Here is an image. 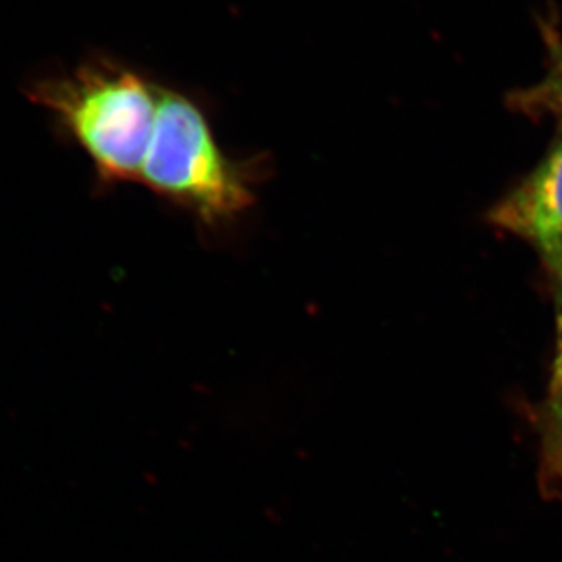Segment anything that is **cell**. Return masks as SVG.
<instances>
[{"label":"cell","instance_id":"cell-5","mask_svg":"<svg viewBox=\"0 0 562 562\" xmlns=\"http://www.w3.org/2000/svg\"><path fill=\"white\" fill-rule=\"evenodd\" d=\"M550 48V63L544 79L520 95L522 108L550 112L562 119V41L553 37L552 32L547 38Z\"/></svg>","mask_w":562,"mask_h":562},{"label":"cell","instance_id":"cell-4","mask_svg":"<svg viewBox=\"0 0 562 562\" xmlns=\"http://www.w3.org/2000/svg\"><path fill=\"white\" fill-rule=\"evenodd\" d=\"M559 304L558 351L547 398L539 415L541 481L548 492H562V303Z\"/></svg>","mask_w":562,"mask_h":562},{"label":"cell","instance_id":"cell-1","mask_svg":"<svg viewBox=\"0 0 562 562\" xmlns=\"http://www.w3.org/2000/svg\"><path fill=\"white\" fill-rule=\"evenodd\" d=\"M27 99L85 151L102 187L138 182L159 110V85L137 69L95 57L33 80Z\"/></svg>","mask_w":562,"mask_h":562},{"label":"cell","instance_id":"cell-3","mask_svg":"<svg viewBox=\"0 0 562 562\" xmlns=\"http://www.w3.org/2000/svg\"><path fill=\"white\" fill-rule=\"evenodd\" d=\"M497 228L530 243L555 276L562 268V143L490 213Z\"/></svg>","mask_w":562,"mask_h":562},{"label":"cell","instance_id":"cell-2","mask_svg":"<svg viewBox=\"0 0 562 562\" xmlns=\"http://www.w3.org/2000/svg\"><path fill=\"white\" fill-rule=\"evenodd\" d=\"M259 173L257 160H237L224 151L201 102L160 86L140 184L215 232L250 212Z\"/></svg>","mask_w":562,"mask_h":562},{"label":"cell","instance_id":"cell-6","mask_svg":"<svg viewBox=\"0 0 562 562\" xmlns=\"http://www.w3.org/2000/svg\"><path fill=\"white\" fill-rule=\"evenodd\" d=\"M555 286H558V303H562V268L553 276Z\"/></svg>","mask_w":562,"mask_h":562}]
</instances>
